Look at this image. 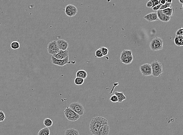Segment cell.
I'll return each mask as SVG.
<instances>
[{
	"instance_id": "cell-1",
	"label": "cell",
	"mask_w": 183,
	"mask_h": 135,
	"mask_svg": "<svg viewBox=\"0 0 183 135\" xmlns=\"http://www.w3.org/2000/svg\"><path fill=\"white\" fill-rule=\"evenodd\" d=\"M108 124L107 119L104 118L100 116L94 118L89 124L90 132L91 134H93L100 127Z\"/></svg>"
},
{
	"instance_id": "cell-2",
	"label": "cell",
	"mask_w": 183,
	"mask_h": 135,
	"mask_svg": "<svg viewBox=\"0 0 183 135\" xmlns=\"http://www.w3.org/2000/svg\"><path fill=\"white\" fill-rule=\"evenodd\" d=\"M152 68V75L155 77H160L163 73L162 63L157 60L153 62L151 64Z\"/></svg>"
},
{
	"instance_id": "cell-3",
	"label": "cell",
	"mask_w": 183,
	"mask_h": 135,
	"mask_svg": "<svg viewBox=\"0 0 183 135\" xmlns=\"http://www.w3.org/2000/svg\"><path fill=\"white\" fill-rule=\"evenodd\" d=\"M163 40L159 37H156L153 39L150 43V48L151 50L153 51L162 50L163 48Z\"/></svg>"
},
{
	"instance_id": "cell-4",
	"label": "cell",
	"mask_w": 183,
	"mask_h": 135,
	"mask_svg": "<svg viewBox=\"0 0 183 135\" xmlns=\"http://www.w3.org/2000/svg\"><path fill=\"white\" fill-rule=\"evenodd\" d=\"M64 113L66 118L71 122H75L81 116L69 107H67L66 108Z\"/></svg>"
},
{
	"instance_id": "cell-5",
	"label": "cell",
	"mask_w": 183,
	"mask_h": 135,
	"mask_svg": "<svg viewBox=\"0 0 183 135\" xmlns=\"http://www.w3.org/2000/svg\"><path fill=\"white\" fill-rule=\"evenodd\" d=\"M69 107L80 116L84 115L85 109L82 104L79 102H74L71 103Z\"/></svg>"
},
{
	"instance_id": "cell-6",
	"label": "cell",
	"mask_w": 183,
	"mask_h": 135,
	"mask_svg": "<svg viewBox=\"0 0 183 135\" xmlns=\"http://www.w3.org/2000/svg\"><path fill=\"white\" fill-rule=\"evenodd\" d=\"M59 50L56 41H52L47 45V51L49 54L54 55L57 54Z\"/></svg>"
},
{
	"instance_id": "cell-7",
	"label": "cell",
	"mask_w": 183,
	"mask_h": 135,
	"mask_svg": "<svg viewBox=\"0 0 183 135\" xmlns=\"http://www.w3.org/2000/svg\"><path fill=\"white\" fill-rule=\"evenodd\" d=\"M140 70L141 74L145 76L152 75V68L149 63H145L140 67Z\"/></svg>"
},
{
	"instance_id": "cell-8",
	"label": "cell",
	"mask_w": 183,
	"mask_h": 135,
	"mask_svg": "<svg viewBox=\"0 0 183 135\" xmlns=\"http://www.w3.org/2000/svg\"><path fill=\"white\" fill-rule=\"evenodd\" d=\"M78 12L77 9L74 6L69 4L66 6L65 9V13L68 17H74Z\"/></svg>"
},
{
	"instance_id": "cell-9",
	"label": "cell",
	"mask_w": 183,
	"mask_h": 135,
	"mask_svg": "<svg viewBox=\"0 0 183 135\" xmlns=\"http://www.w3.org/2000/svg\"><path fill=\"white\" fill-rule=\"evenodd\" d=\"M110 128L108 125L100 127L98 130L93 134L94 135H109Z\"/></svg>"
},
{
	"instance_id": "cell-10",
	"label": "cell",
	"mask_w": 183,
	"mask_h": 135,
	"mask_svg": "<svg viewBox=\"0 0 183 135\" xmlns=\"http://www.w3.org/2000/svg\"><path fill=\"white\" fill-rule=\"evenodd\" d=\"M51 62L53 64L60 66H63L69 62V56L63 60L57 59L53 56H52Z\"/></svg>"
},
{
	"instance_id": "cell-11",
	"label": "cell",
	"mask_w": 183,
	"mask_h": 135,
	"mask_svg": "<svg viewBox=\"0 0 183 135\" xmlns=\"http://www.w3.org/2000/svg\"><path fill=\"white\" fill-rule=\"evenodd\" d=\"M57 59L63 60L69 56V52L68 50L63 51L60 50L57 54L52 55Z\"/></svg>"
},
{
	"instance_id": "cell-12",
	"label": "cell",
	"mask_w": 183,
	"mask_h": 135,
	"mask_svg": "<svg viewBox=\"0 0 183 135\" xmlns=\"http://www.w3.org/2000/svg\"><path fill=\"white\" fill-rule=\"evenodd\" d=\"M158 19L162 22H167L171 20V17L165 15L162 11V10L157 11V12Z\"/></svg>"
},
{
	"instance_id": "cell-13",
	"label": "cell",
	"mask_w": 183,
	"mask_h": 135,
	"mask_svg": "<svg viewBox=\"0 0 183 135\" xmlns=\"http://www.w3.org/2000/svg\"><path fill=\"white\" fill-rule=\"evenodd\" d=\"M57 45L59 50L65 51L68 47V43L65 40L59 39L56 41Z\"/></svg>"
},
{
	"instance_id": "cell-14",
	"label": "cell",
	"mask_w": 183,
	"mask_h": 135,
	"mask_svg": "<svg viewBox=\"0 0 183 135\" xmlns=\"http://www.w3.org/2000/svg\"><path fill=\"white\" fill-rule=\"evenodd\" d=\"M144 18L148 22H153L159 20L158 19L157 12L151 13L144 17Z\"/></svg>"
},
{
	"instance_id": "cell-15",
	"label": "cell",
	"mask_w": 183,
	"mask_h": 135,
	"mask_svg": "<svg viewBox=\"0 0 183 135\" xmlns=\"http://www.w3.org/2000/svg\"><path fill=\"white\" fill-rule=\"evenodd\" d=\"M174 41L176 46H183V36L176 35Z\"/></svg>"
},
{
	"instance_id": "cell-16",
	"label": "cell",
	"mask_w": 183,
	"mask_h": 135,
	"mask_svg": "<svg viewBox=\"0 0 183 135\" xmlns=\"http://www.w3.org/2000/svg\"><path fill=\"white\" fill-rule=\"evenodd\" d=\"M76 76L77 78H82L85 79L87 78L88 74L86 71L83 70H81L77 71L76 74Z\"/></svg>"
},
{
	"instance_id": "cell-17",
	"label": "cell",
	"mask_w": 183,
	"mask_h": 135,
	"mask_svg": "<svg viewBox=\"0 0 183 135\" xmlns=\"http://www.w3.org/2000/svg\"><path fill=\"white\" fill-rule=\"evenodd\" d=\"M133 56L132 52L130 50H124L121 52V54L120 60L129 56Z\"/></svg>"
},
{
	"instance_id": "cell-18",
	"label": "cell",
	"mask_w": 183,
	"mask_h": 135,
	"mask_svg": "<svg viewBox=\"0 0 183 135\" xmlns=\"http://www.w3.org/2000/svg\"><path fill=\"white\" fill-rule=\"evenodd\" d=\"M65 135H80V134L77 130L73 128H70L66 130Z\"/></svg>"
},
{
	"instance_id": "cell-19",
	"label": "cell",
	"mask_w": 183,
	"mask_h": 135,
	"mask_svg": "<svg viewBox=\"0 0 183 135\" xmlns=\"http://www.w3.org/2000/svg\"><path fill=\"white\" fill-rule=\"evenodd\" d=\"M114 94L117 97L118 102H122L123 101L126 99V97L124 95L123 92H119L116 91Z\"/></svg>"
},
{
	"instance_id": "cell-20",
	"label": "cell",
	"mask_w": 183,
	"mask_h": 135,
	"mask_svg": "<svg viewBox=\"0 0 183 135\" xmlns=\"http://www.w3.org/2000/svg\"><path fill=\"white\" fill-rule=\"evenodd\" d=\"M162 10L164 13L165 15L170 17L173 16V7H171V6L170 7H168V8Z\"/></svg>"
},
{
	"instance_id": "cell-21",
	"label": "cell",
	"mask_w": 183,
	"mask_h": 135,
	"mask_svg": "<svg viewBox=\"0 0 183 135\" xmlns=\"http://www.w3.org/2000/svg\"><path fill=\"white\" fill-rule=\"evenodd\" d=\"M50 130L47 127L41 129L38 133V135H50Z\"/></svg>"
},
{
	"instance_id": "cell-22",
	"label": "cell",
	"mask_w": 183,
	"mask_h": 135,
	"mask_svg": "<svg viewBox=\"0 0 183 135\" xmlns=\"http://www.w3.org/2000/svg\"><path fill=\"white\" fill-rule=\"evenodd\" d=\"M133 56H129L125 58H124L123 59L121 60V61L122 63L125 64H130L133 61Z\"/></svg>"
},
{
	"instance_id": "cell-23",
	"label": "cell",
	"mask_w": 183,
	"mask_h": 135,
	"mask_svg": "<svg viewBox=\"0 0 183 135\" xmlns=\"http://www.w3.org/2000/svg\"><path fill=\"white\" fill-rule=\"evenodd\" d=\"M43 124L46 127L48 128L51 127L53 124V122L51 119L48 118H47L43 121Z\"/></svg>"
},
{
	"instance_id": "cell-24",
	"label": "cell",
	"mask_w": 183,
	"mask_h": 135,
	"mask_svg": "<svg viewBox=\"0 0 183 135\" xmlns=\"http://www.w3.org/2000/svg\"><path fill=\"white\" fill-rule=\"evenodd\" d=\"M10 47L13 50L19 49L20 48V43L17 41H13L11 43Z\"/></svg>"
},
{
	"instance_id": "cell-25",
	"label": "cell",
	"mask_w": 183,
	"mask_h": 135,
	"mask_svg": "<svg viewBox=\"0 0 183 135\" xmlns=\"http://www.w3.org/2000/svg\"><path fill=\"white\" fill-rule=\"evenodd\" d=\"M84 81V79L82 78L76 77L75 79L74 83L77 85H81L83 84Z\"/></svg>"
},
{
	"instance_id": "cell-26",
	"label": "cell",
	"mask_w": 183,
	"mask_h": 135,
	"mask_svg": "<svg viewBox=\"0 0 183 135\" xmlns=\"http://www.w3.org/2000/svg\"><path fill=\"white\" fill-rule=\"evenodd\" d=\"M101 50V53L102 54L103 56H106L107 55V54L108 53V52H109V50H108V48H107L106 47H101L100 48Z\"/></svg>"
},
{
	"instance_id": "cell-27",
	"label": "cell",
	"mask_w": 183,
	"mask_h": 135,
	"mask_svg": "<svg viewBox=\"0 0 183 135\" xmlns=\"http://www.w3.org/2000/svg\"><path fill=\"white\" fill-rule=\"evenodd\" d=\"M95 57L96 58H101L104 56L102 54L101 50L100 48L96 50V51H95Z\"/></svg>"
},
{
	"instance_id": "cell-28",
	"label": "cell",
	"mask_w": 183,
	"mask_h": 135,
	"mask_svg": "<svg viewBox=\"0 0 183 135\" xmlns=\"http://www.w3.org/2000/svg\"><path fill=\"white\" fill-rule=\"evenodd\" d=\"M110 101L113 103H116L118 101L117 97L115 94L113 95V96L110 97Z\"/></svg>"
},
{
	"instance_id": "cell-29",
	"label": "cell",
	"mask_w": 183,
	"mask_h": 135,
	"mask_svg": "<svg viewBox=\"0 0 183 135\" xmlns=\"http://www.w3.org/2000/svg\"><path fill=\"white\" fill-rule=\"evenodd\" d=\"M172 3H167L166 2L165 4H164V5L161 6L160 8L159 9V10H163L167 8L168 7H170Z\"/></svg>"
},
{
	"instance_id": "cell-30",
	"label": "cell",
	"mask_w": 183,
	"mask_h": 135,
	"mask_svg": "<svg viewBox=\"0 0 183 135\" xmlns=\"http://www.w3.org/2000/svg\"><path fill=\"white\" fill-rule=\"evenodd\" d=\"M6 116L4 112L0 111V122H3Z\"/></svg>"
},
{
	"instance_id": "cell-31",
	"label": "cell",
	"mask_w": 183,
	"mask_h": 135,
	"mask_svg": "<svg viewBox=\"0 0 183 135\" xmlns=\"http://www.w3.org/2000/svg\"><path fill=\"white\" fill-rule=\"evenodd\" d=\"M176 35L183 36V28L182 27H181L177 30L176 32Z\"/></svg>"
},
{
	"instance_id": "cell-32",
	"label": "cell",
	"mask_w": 183,
	"mask_h": 135,
	"mask_svg": "<svg viewBox=\"0 0 183 135\" xmlns=\"http://www.w3.org/2000/svg\"><path fill=\"white\" fill-rule=\"evenodd\" d=\"M152 3H153V6L152 7V8L157 5L158 4H159V1L158 0H152Z\"/></svg>"
},
{
	"instance_id": "cell-33",
	"label": "cell",
	"mask_w": 183,
	"mask_h": 135,
	"mask_svg": "<svg viewBox=\"0 0 183 135\" xmlns=\"http://www.w3.org/2000/svg\"><path fill=\"white\" fill-rule=\"evenodd\" d=\"M146 6H147V7H151L152 8V7L153 6V3H152V0H149V1H148L147 4H146Z\"/></svg>"
},
{
	"instance_id": "cell-34",
	"label": "cell",
	"mask_w": 183,
	"mask_h": 135,
	"mask_svg": "<svg viewBox=\"0 0 183 135\" xmlns=\"http://www.w3.org/2000/svg\"><path fill=\"white\" fill-rule=\"evenodd\" d=\"M160 7H161V5L160 4H158L157 5L155 6L154 7H152V8L153 9V11H157L159 10V9L160 8Z\"/></svg>"
},
{
	"instance_id": "cell-35",
	"label": "cell",
	"mask_w": 183,
	"mask_h": 135,
	"mask_svg": "<svg viewBox=\"0 0 183 135\" xmlns=\"http://www.w3.org/2000/svg\"><path fill=\"white\" fill-rule=\"evenodd\" d=\"M166 3L165 0H160L159 1V4L161 6L164 5Z\"/></svg>"
},
{
	"instance_id": "cell-36",
	"label": "cell",
	"mask_w": 183,
	"mask_h": 135,
	"mask_svg": "<svg viewBox=\"0 0 183 135\" xmlns=\"http://www.w3.org/2000/svg\"><path fill=\"white\" fill-rule=\"evenodd\" d=\"M165 2L167 3H172L173 2L172 0H165Z\"/></svg>"
},
{
	"instance_id": "cell-37",
	"label": "cell",
	"mask_w": 183,
	"mask_h": 135,
	"mask_svg": "<svg viewBox=\"0 0 183 135\" xmlns=\"http://www.w3.org/2000/svg\"><path fill=\"white\" fill-rule=\"evenodd\" d=\"M179 2L181 4H183V0H179Z\"/></svg>"
}]
</instances>
